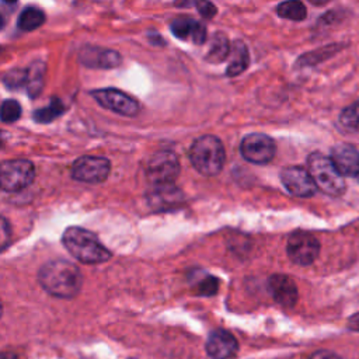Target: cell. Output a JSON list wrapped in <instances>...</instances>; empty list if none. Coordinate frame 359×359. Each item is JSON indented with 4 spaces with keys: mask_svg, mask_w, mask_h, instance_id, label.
<instances>
[{
    "mask_svg": "<svg viewBox=\"0 0 359 359\" xmlns=\"http://www.w3.org/2000/svg\"><path fill=\"white\" fill-rule=\"evenodd\" d=\"M338 121L345 130H356L359 128V100L345 107L341 111Z\"/></svg>",
    "mask_w": 359,
    "mask_h": 359,
    "instance_id": "24",
    "label": "cell"
},
{
    "mask_svg": "<svg viewBox=\"0 0 359 359\" xmlns=\"http://www.w3.org/2000/svg\"><path fill=\"white\" fill-rule=\"evenodd\" d=\"M45 22V14L42 10H39L38 7H25L17 20V25L20 29L29 32L34 31L36 28H39L42 24Z\"/></svg>",
    "mask_w": 359,
    "mask_h": 359,
    "instance_id": "21",
    "label": "cell"
},
{
    "mask_svg": "<svg viewBox=\"0 0 359 359\" xmlns=\"http://www.w3.org/2000/svg\"><path fill=\"white\" fill-rule=\"evenodd\" d=\"M268 290L273 300L283 307H293L297 302V287L293 279L283 273H273L268 279Z\"/></svg>",
    "mask_w": 359,
    "mask_h": 359,
    "instance_id": "14",
    "label": "cell"
},
{
    "mask_svg": "<svg viewBox=\"0 0 359 359\" xmlns=\"http://www.w3.org/2000/svg\"><path fill=\"white\" fill-rule=\"evenodd\" d=\"M180 174V161L175 153L163 150L154 153L146 165L147 180L153 185L172 184Z\"/></svg>",
    "mask_w": 359,
    "mask_h": 359,
    "instance_id": "6",
    "label": "cell"
},
{
    "mask_svg": "<svg viewBox=\"0 0 359 359\" xmlns=\"http://www.w3.org/2000/svg\"><path fill=\"white\" fill-rule=\"evenodd\" d=\"M62 241L66 250L83 264H101L111 258L109 250L90 230L76 226L67 227L62 236Z\"/></svg>",
    "mask_w": 359,
    "mask_h": 359,
    "instance_id": "2",
    "label": "cell"
},
{
    "mask_svg": "<svg viewBox=\"0 0 359 359\" xmlns=\"http://www.w3.org/2000/svg\"><path fill=\"white\" fill-rule=\"evenodd\" d=\"M195 3H196V0H174V4L177 7H189Z\"/></svg>",
    "mask_w": 359,
    "mask_h": 359,
    "instance_id": "31",
    "label": "cell"
},
{
    "mask_svg": "<svg viewBox=\"0 0 359 359\" xmlns=\"http://www.w3.org/2000/svg\"><path fill=\"white\" fill-rule=\"evenodd\" d=\"M278 15L292 21H303L307 17L306 6L300 0H286L282 1L278 8Z\"/></svg>",
    "mask_w": 359,
    "mask_h": 359,
    "instance_id": "22",
    "label": "cell"
},
{
    "mask_svg": "<svg viewBox=\"0 0 359 359\" xmlns=\"http://www.w3.org/2000/svg\"><path fill=\"white\" fill-rule=\"evenodd\" d=\"M181 192L172 185H154V189L149 195V201L156 209H168L170 206H175L181 201Z\"/></svg>",
    "mask_w": 359,
    "mask_h": 359,
    "instance_id": "17",
    "label": "cell"
},
{
    "mask_svg": "<svg viewBox=\"0 0 359 359\" xmlns=\"http://www.w3.org/2000/svg\"><path fill=\"white\" fill-rule=\"evenodd\" d=\"M199 289L202 294L210 296L213 293H216L217 290V279L216 278H208L205 282L199 283Z\"/></svg>",
    "mask_w": 359,
    "mask_h": 359,
    "instance_id": "28",
    "label": "cell"
},
{
    "mask_svg": "<svg viewBox=\"0 0 359 359\" xmlns=\"http://www.w3.org/2000/svg\"><path fill=\"white\" fill-rule=\"evenodd\" d=\"M307 167L317 188L327 195L339 196L345 192V181L342 174L334 165L331 157L321 153H311L307 158Z\"/></svg>",
    "mask_w": 359,
    "mask_h": 359,
    "instance_id": "4",
    "label": "cell"
},
{
    "mask_svg": "<svg viewBox=\"0 0 359 359\" xmlns=\"http://www.w3.org/2000/svg\"><path fill=\"white\" fill-rule=\"evenodd\" d=\"M331 160L342 175L352 177L359 174V151L356 147L339 143L331 149Z\"/></svg>",
    "mask_w": 359,
    "mask_h": 359,
    "instance_id": "16",
    "label": "cell"
},
{
    "mask_svg": "<svg viewBox=\"0 0 359 359\" xmlns=\"http://www.w3.org/2000/svg\"><path fill=\"white\" fill-rule=\"evenodd\" d=\"M208 355L213 359H230L238 351V342L234 335L226 330H215L206 341Z\"/></svg>",
    "mask_w": 359,
    "mask_h": 359,
    "instance_id": "13",
    "label": "cell"
},
{
    "mask_svg": "<svg viewBox=\"0 0 359 359\" xmlns=\"http://www.w3.org/2000/svg\"><path fill=\"white\" fill-rule=\"evenodd\" d=\"M358 180H359V174H358Z\"/></svg>",
    "mask_w": 359,
    "mask_h": 359,
    "instance_id": "33",
    "label": "cell"
},
{
    "mask_svg": "<svg viewBox=\"0 0 359 359\" xmlns=\"http://www.w3.org/2000/svg\"><path fill=\"white\" fill-rule=\"evenodd\" d=\"M111 171V164L105 157L83 156L72 165V177L80 182L98 184L107 180Z\"/></svg>",
    "mask_w": 359,
    "mask_h": 359,
    "instance_id": "7",
    "label": "cell"
},
{
    "mask_svg": "<svg viewBox=\"0 0 359 359\" xmlns=\"http://www.w3.org/2000/svg\"><path fill=\"white\" fill-rule=\"evenodd\" d=\"M79 62L91 69H114L121 65V55L111 49L86 45L79 52Z\"/></svg>",
    "mask_w": 359,
    "mask_h": 359,
    "instance_id": "12",
    "label": "cell"
},
{
    "mask_svg": "<svg viewBox=\"0 0 359 359\" xmlns=\"http://www.w3.org/2000/svg\"><path fill=\"white\" fill-rule=\"evenodd\" d=\"M91 97L101 107L125 116H135L139 112L137 101L116 88H98L91 91Z\"/></svg>",
    "mask_w": 359,
    "mask_h": 359,
    "instance_id": "10",
    "label": "cell"
},
{
    "mask_svg": "<svg viewBox=\"0 0 359 359\" xmlns=\"http://www.w3.org/2000/svg\"><path fill=\"white\" fill-rule=\"evenodd\" d=\"M195 6H196L199 14H201L205 20L213 18V17L216 15V13H217L216 6H215L212 1H209V0H196Z\"/></svg>",
    "mask_w": 359,
    "mask_h": 359,
    "instance_id": "27",
    "label": "cell"
},
{
    "mask_svg": "<svg viewBox=\"0 0 359 359\" xmlns=\"http://www.w3.org/2000/svg\"><path fill=\"white\" fill-rule=\"evenodd\" d=\"M170 29L174 36L184 41L191 39L195 45H202L206 41V27L192 17L182 15L174 18L170 24Z\"/></svg>",
    "mask_w": 359,
    "mask_h": 359,
    "instance_id": "15",
    "label": "cell"
},
{
    "mask_svg": "<svg viewBox=\"0 0 359 359\" xmlns=\"http://www.w3.org/2000/svg\"><path fill=\"white\" fill-rule=\"evenodd\" d=\"M240 151L243 157L250 163L266 164L273 158L276 153V144L268 135L250 133L241 140Z\"/></svg>",
    "mask_w": 359,
    "mask_h": 359,
    "instance_id": "8",
    "label": "cell"
},
{
    "mask_svg": "<svg viewBox=\"0 0 359 359\" xmlns=\"http://www.w3.org/2000/svg\"><path fill=\"white\" fill-rule=\"evenodd\" d=\"M250 63V57H248V49L244 45L243 41H236L233 43V49H231V59L227 65V70H226V76L227 77H233V76H238L241 74Z\"/></svg>",
    "mask_w": 359,
    "mask_h": 359,
    "instance_id": "19",
    "label": "cell"
},
{
    "mask_svg": "<svg viewBox=\"0 0 359 359\" xmlns=\"http://www.w3.org/2000/svg\"><path fill=\"white\" fill-rule=\"evenodd\" d=\"M229 55H230L229 38L223 32H216L205 59L209 63H220V62L226 60Z\"/></svg>",
    "mask_w": 359,
    "mask_h": 359,
    "instance_id": "20",
    "label": "cell"
},
{
    "mask_svg": "<svg viewBox=\"0 0 359 359\" xmlns=\"http://www.w3.org/2000/svg\"><path fill=\"white\" fill-rule=\"evenodd\" d=\"M290 261L297 265H310L316 261L320 252L318 240L307 231H294L290 234L286 245Z\"/></svg>",
    "mask_w": 359,
    "mask_h": 359,
    "instance_id": "9",
    "label": "cell"
},
{
    "mask_svg": "<svg viewBox=\"0 0 359 359\" xmlns=\"http://www.w3.org/2000/svg\"><path fill=\"white\" fill-rule=\"evenodd\" d=\"M35 178V167L31 161L17 158L6 160L0 167V185L3 191L18 192L27 188Z\"/></svg>",
    "mask_w": 359,
    "mask_h": 359,
    "instance_id": "5",
    "label": "cell"
},
{
    "mask_svg": "<svg viewBox=\"0 0 359 359\" xmlns=\"http://www.w3.org/2000/svg\"><path fill=\"white\" fill-rule=\"evenodd\" d=\"M45 72H46V65L42 60H35L27 69L25 88L31 98H35L41 94L43 83H45Z\"/></svg>",
    "mask_w": 359,
    "mask_h": 359,
    "instance_id": "18",
    "label": "cell"
},
{
    "mask_svg": "<svg viewBox=\"0 0 359 359\" xmlns=\"http://www.w3.org/2000/svg\"><path fill=\"white\" fill-rule=\"evenodd\" d=\"M4 1H6V3H15L17 0H4Z\"/></svg>",
    "mask_w": 359,
    "mask_h": 359,
    "instance_id": "32",
    "label": "cell"
},
{
    "mask_svg": "<svg viewBox=\"0 0 359 359\" xmlns=\"http://www.w3.org/2000/svg\"><path fill=\"white\" fill-rule=\"evenodd\" d=\"M189 160L194 168L202 175H217L226 160L223 143L213 135L201 136L191 144Z\"/></svg>",
    "mask_w": 359,
    "mask_h": 359,
    "instance_id": "3",
    "label": "cell"
},
{
    "mask_svg": "<svg viewBox=\"0 0 359 359\" xmlns=\"http://www.w3.org/2000/svg\"><path fill=\"white\" fill-rule=\"evenodd\" d=\"M63 112H65V105L62 104V101L59 98L53 97L50 100V104L45 108L36 109L34 112L32 118L39 123H48V122H52L55 118L60 116Z\"/></svg>",
    "mask_w": 359,
    "mask_h": 359,
    "instance_id": "23",
    "label": "cell"
},
{
    "mask_svg": "<svg viewBox=\"0 0 359 359\" xmlns=\"http://www.w3.org/2000/svg\"><path fill=\"white\" fill-rule=\"evenodd\" d=\"M349 328L359 332V313L351 317V320H349Z\"/></svg>",
    "mask_w": 359,
    "mask_h": 359,
    "instance_id": "30",
    "label": "cell"
},
{
    "mask_svg": "<svg viewBox=\"0 0 359 359\" xmlns=\"http://www.w3.org/2000/svg\"><path fill=\"white\" fill-rule=\"evenodd\" d=\"M38 280L43 290L59 299L74 297L83 283L79 268L66 259H55L42 265Z\"/></svg>",
    "mask_w": 359,
    "mask_h": 359,
    "instance_id": "1",
    "label": "cell"
},
{
    "mask_svg": "<svg viewBox=\"0 0 359 359\" xmlns=\"http://www.w3.org/2000/svg\"><path fill=\"white\" fill-rule=\"evenodd\" d=\"M21 116V105L15 100H4L1 104V121L15 122Z\"/></svg>",
    "mask_w": 359,
    "mask_h": 359,
    "instance_id": "26",
    "label": "cell"
},
{
    "mask_svg": "<svg viewBox=\"0 0 359 359\" xmlns=\"http://www.w3.org/2000/svg\"><path fill=\"white\" fill-rule=\"evenodd\" d=\"M3 84L10 90L21 88L27 84V70L11 69L3 74Z\"/></svg>",
    "mask_w": 359,
    "mask_h": 359,
    "instance_id": "25",
    "label": "cell"
},
{
    "mask_svg": "<svg viewBox=\"0 0 359 359\" xmlns=\"http://www.w3.org/2000/svg\"><path fill=\"white\" fill-rule=\"evenodd\" d=\"M310 359H341V358L337 353L330 351H317L310 356Z\"/></svg>",
    "mask_w": 359,
    "mask_h": 359,
    "instance_id": "29",
    "label": "cell"
},
{
    "mask_svg": "<svg viewBox=\"0 0 359 359\" xmlns=\"http://www.w3.org/2000/svg\"><path fill=\"white\" fill-rule=\"evenodd\" d=\"M280 181L292 195L299 198H310L318 189L309 170L299 165L283 168L280 171Z\"/></svg>",
    "mask_w": 359,
    "mask_h": 359,
    "instance_id": "11",
    "label": "cell"
}]
</instances>
